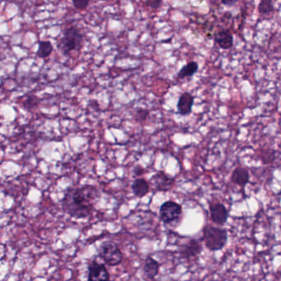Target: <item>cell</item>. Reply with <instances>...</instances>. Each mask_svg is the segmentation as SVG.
Instances as JSON below:
<instances>
[{
    "label": "cell",
    "instance_id": "cell-9",
    "mask_svg": "<svg viewBox=\"0 0 281 281\" xmlns=\"http://www.w3.org/2000/svg\"><path fill=\"white\" fill-rule=\"evenodd\" d=\"M194 103H195V98L191 93L188 92L182 93L180 96L177 104H176L177 113L182 116L190 115L192 112Z\"/></svg>",
    "mask_w": 281,
    "mask_h": 281
},
{
    "label": "cell",
    "instance_id": "cell-16",
    "mask_svg": "<svg viewBox=\"0 0 281 281\" xmlns=\"http://www.w3.org/2000/svg\"><path fill=\"white\" fill-rule=\"evenodd\" d=\"M52 52H53V46L50 41H40L38 42V48L36 52L37 57H39L41 59H46L52 54Z\"/></svg>",
    "mask_w": 281,
    "mask_h": 281
},
{
    "label": "cell",
    "instance_id": "cell-4",
    "mask_svg": "<svg viewBox=\"0 0 281 281\" xmlns=\"http://www.w3.org/2000/svg\"><path fill=\"white\" fill-rule=\"evenodd\" d=\"M98 257L110 267L118 266L123 260L120 247L112 241H106L99 246Z\"/></svg>",
    "mask_w": 281,
    "mask_h": 281
},
{
    "label": "cell",
    "instance_id": "cell-3",
    "mask_svg": "<svg viewBox=\"0 0 281 281\" xmlns=\"http://www.w3.org/2000/svg\"><path fill=\"white\" fill-rule=\"evenodd\" d=\"M83 42V35L80 29L75 26H72L64 30L58 43V49L64 56H69L70 52L80 51Z\"/></svg>",
    "mask_w": 281,
    "mask_h": 281
},
{
    "label": "cell",
    "instance_id": "cell-8",
    "mask_svg": "<svg viewBox=\"0 0 281 281\" xmlns=\"http://www.w3.org/2000/svg\"><path fill=\"white\" fill-rule=\"evenodd\" d=\"M210 214L212 222L223 226L227 223L228 219V211L225 205L219 202H210Z\"/></svg>",
    "mask_w": 281,
    "mask_h": 281
},
{
    "label": "cell",
    "instance_id": "cell-11",
    "mask_svg": "<svg viewBox=\"0 0 281 281\" xmlns=\"http://www.w3.org/2000/svg\"><path fill=\"white\" fill-rule=\"evenodd\" d=\"M214 40L218 47L223 50L230 49L233 46V36L228 29L222 28L219 30L215 33Z\"/></svg>",
    "mask_w": 281,
    "mask_h": 281
},
{
    "label": "cell",
    "instance_id": "cell-20",
    "mask_svg": "<svg viewBox=\"0 0 281 281\" xmlns=\"http://www.w3.org/2000/svg\"><path fill=\"white\" fill-rule=\"evenodd\" d=\"M90 3L89 1H84V0H73V5L77 9H85Z\"/></svg>",
    "mask_w": 281,
    "mask_h": 281
},
{
    "label": "cell",
    "instance_id": "cell-13",
    "mask_svg": "<svg viewBox=\"0 0 281 281\" xmlns=\"http://www.w3.org/2000/svg\"><path fill=\"white\" fill-rule=\"evenodd\" d=\"M160 264L152 257H147L144 261V272L149 279H154L159 275Z\"/></svg>",
    "mask_w": 281,
    "mask_h": 281
},
{
    "label": "cell",
    "instance_id": "cell-14",
    "mask_svg": "<svg viewBox=\"0 0 281 281\" xmlns=\"http://www.w3.org/2000/svg\"><path fill=\"white\" fill-rule=\"evenodd\" d=\"M131 189H132L133 193L136 197L143 198L144 196H146L147 194L149 193L150 186L145 179L137 178L133 181Z\"/></svg>",
    "mask_w": 281,
    "mask_h": 281
},
{
    "label": "cell",
    "instance_id": "cell-1",
    "mask_svg": "<svg viewBox=\"0 0 281 281\" xmlns=\"http://www.w3.org/2000/svg\"><path fill=\"white\" fill-rule=\"evenodd\" d=\"M99 191L90 185L69 187L62 199V209L75 219H86L93 214L99 199Z\"/></svg>",
    "mask_w": 281,
    "mask_h": 281
},
{
    "label": "cell",
    "instance_id": "cell-6",
    "mask_svg": "<svg viewBox=\"0 0 281 281\" xmlns=\"http://www.w3.org/2000/svg\"><path fill=\"white\" fill-rule=\"evenodd\" d=\"M150 182L156 191H169L173 187L175 179L164 171H158L150 179Z\"/></svg>",
    "mask_w": 281,
    "mask_h": 281
},
{
    "label": "cell",
    "instance_id": "cell-10",
    "mask_svg": "<svg viewBox=\"0 0 281 281\" xmlns=\"http://www.w3.org/2000/svg\"><path fill=\"white\" fill-rule=\"evenodd\" d=\"M202 251L201 242L196 239H191L181 247L180 254L185 259H191L198 257Z\"/></svg>",
    "mask_w": 281,
    "mask_h": 281
},
{
    "label": "cell",
    "instance_id": "cell-5",
    "mask_svg": "<svg viewBox=\"0 0 281 281\" xmlns=\"http://www.w3.org/2000/svg\"><path fill=\"white\" fill-rule=\"evenodd\" d=\"M181 215L182 207L175 201H166L159 209V218L166 225L176 222L181 218Z\"/></svg>",
    "mask_w": 281,
    "mask_h": 281
},
{
    "label": "cell",
    "instance_id": "cell-18",
    "mask_svg": "<svg viewBox=\"0 0 281 281\" xmlns=\"http://www.w3.org/2000/svg\"><path fill=\"white\" fill-rule=\"evenodd\" d=\"M40 99L39 98L36 97V96H32L31 98H27L26 100L24 101L23 103V107H24L25 109L27 110L31 111L38 105L39 103Z\"/></svg>",
    "mask_w": 281,
    "mask_h": 281
},
{
    "label": "cell",
    "instance_id": "cell-21",
    "mask_svg": "<svg viewBox=\"0 0 281 281\" xmlns=\"http://www.w3.org/2000/svg\"><path fill=\"white\" fill-rule=\"evenodd\" d=\"M164 3L163 1H160V0H156V1H148V2H145V5H147L148 7H152V8H159L162 4Z\"/></svg>",
    "mask_w": 281,
    "mask_h": 281
},
{
    "label": "cell",
    "instance_id": "cell-17",
    "mask_svg": "<svg viewBox=\"0 0 281 281\" xmlns=\"http://www.w3.org/2000/svg\"><path fill=\"white\" fill-rule=\"evenodd\" d=\"M274 11V5L271 0H262L258 5V12L261 14H268Z\"/></svg>",
    "mask_w": 281,
    "mask_h": 281
},
{
    "label": "cell",
    "instance_id": "cell-7",
    "mask_svg": "<svg viewBox=\"0 0 281 281\" xmlns=\"http://www.w3.org/2000/svg\"><path fill=\"white\" fill-rule=\"evenodd\" d=\"M88 281H110V274L105 265L97 261L88 266Z\"/></svg>",
    "mask_w": 281,
    "mask_h": 281
},
{
    "label": "cell",
    "instance_id": "cell-2",
    "mask_svg": "<svg viewBox=\"0 0 281 281\" xmlns=\"http://www.w3.org/2000/svg\"><path fill=\"white\" fill-rule=\"evenodd\" d=\"M202 232L201 241H203L206 248L211 252L222 250L227 244V232L224 227L206 225L204 226Z\"/></svg>",
    "mask_w": 281,
    "mask_h": 281
},
{
    "label": "cell",
    "instance_id": "cell-22",
    "mask_svg": "<svg viewBox=\"0 0 281 281\" xmlns=\"http://www.w3.org/2000/svg\"><path fill=\"white\" fill-rule=\"evenodd\" d=\"M237 2V0H223V1H221L222 4L227 6V7H232L233 5L236 4Z\"/></svg>",
    "mask_w": 281,
    "mask_h": 281
},
{
    "label": "cell",
    "instance_id": "cell-23",
    "mask_svg": "<svg viewBox=\"0 0 281 281\" xmlns=\"http://www.w3.org/2000/svg\"><path fill=\"white\" fill-rule=\"evenodd\" d=\"M133 172L135 174V176H140L144 172V169L140 166L135 167V169L133 170Z\"/></svg>",
    "mask_w": 281,
    "mask_h": 281
},
{
    "label": "cell",
    "instance_id": "cell-15",
    "mask_svg": "<svg viewBox=\"0 0 281 281\" xmlns=\"http://www.w3.org/2000/svg\"><path fill=\"white\" fill-rule=\"evenodd\" d=\"M199 65L196 61H191L185 64L177 73V78L179 79H183L195 75V73L198 71Z\"/></svg>",
    "mask_w": 281,
    "mask_h": 281
},
{
    "label": "cell",
    "instance_id": "cell-19",
    "mask_svg": "<svg viewBox=\"0 0 281 281\" xmlns=\"http://www.w3.org/2000/svg\"><path fill=\"white\" fill-rule=\"evenodd\" d=\"M149 111L145 109H139L136 112V120L140 123L144 122V120H146L147 117L149 116Z\"/></svg>",
    "mask_w": 281,
    "mask_h": 281
},
{
    "label": "cell",
    "instance_id": "cell-12",
    "mask_svg": "<svg viewBox=\"0 0 281 281\" xmlns=\"http://www.w3.org/2000/svg\"><path fill=\"white\" fill-rule=\"evenodd\" d=\"M231 181L235 185L240 186L242 190H244L245 186L249 183V171L245 168L238 167L232 171V175H231Z\"/></svg>",
    "mask_w": 281,
    "mask_h": 281
}]
</instances>
